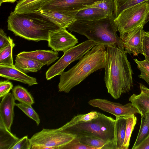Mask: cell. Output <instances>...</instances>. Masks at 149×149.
Segmentation results:
<instances>
[{"label":"cell","instance_id":"6da1fadb","mask_svg":"<svg viewBox=\"0 0 149 149\" xmlns=\"http://www.w3.org/2000/svg\"><path fill=\"white\" fill-rule=\"evenodd\" d=\"M106 47L104 80L108 92L117 99L133 87L132 70L125 50Z\"/></svg>","mask_w":149,"mask_h":149},{"label":"cell","instance_id":"7a4b0ae2","mask_svg":"<svg viewBox=\"0 0 149 149\" xmlns=\"http://www.w3.org/2000/svg\"><path fill=\"white\" fill-rule=\"evenodd\" d=\"M115 18L113 13L96 20H76L67 29L71 32L85 36L96 45H103L106 47H117L124 51L123 40L117 33L118 31Z\"/></svg>","mask_w":149,"mask_h":149},{"label":"cell","instance_id":"3957f363","mask_svg":"<svg viewBox=\"0 0 149 149\" xmlns=\"http://www.w3.org/2000/svg\"><path fill=\"white\" fill-rule=\"evenodd\" d=\"M106 47L97 45L79 59V62L60 75L58 87V91L69 93L93 72L104 68Z\"/></svg>","mask_w":149,"mask_h":149},{"label":"cell","instance_id":"277c9868","mask_svg":"<svg viewBox=\"0 0 149 149\" xmlns=\"http://www.w3.org/2000/svg\"><path fill=\"white\" fill-rule=\"evenodd\" d=\"M7 22L8 30L16 36L36 42L48 41L50 32L59 28L36 12L17 13L11 12Z\"/></svg>","mask_w":149,"mask_h":149},{"label":"cell","instance_id":"5b68a950","mask_svg":"<svg viewBox=\"0 0 149 149\" xmlns=\"http://www.w3.org/2000/svg\"><path fill=\"white\" fill-rule=\"evenodd\" d=\"M98 113V117L96 118L76 125L62 131L75 134L77 136L96 137L116 144V119L100 112Z\"/></svg>","mask_w":149,"mask_h":149},{"label":"cell","instance_id":"8992f818","mask_svg":"<svg viewBox=\"0 0 149 149\" xmlns=\"http://www.w3.org/2000/svg\"><path fill=\"white\" fill-rule=\"evenodd\" d=\"M149 21V1L127 9L115 18V23L123 40L124 36L143 23Z\"/></svg>","mask_w":149,"mask_h":149},{"label":"cell","instance_id":"52a82bcc","mask_svg":"<svg viewBox=\"0 0 149 149\" xmlns=\"http://www.w3.org/2000/svg\"><path fill=\"white\" fill-rule=\"evenodd\" d=\"M77 137L76 134L56 129L43 128L30 139L31 149H62Z\"/></svg>","mask_w":149,"mask_h":149},{"label":"cell","instance_id":"ba28073f","mask_svg":"<svg viewBox=\"0 0 149 149\" xmlns=\"http://www.w3.org/2000/svg\"><path fill=\"white\" fill-rule=\"evenodd\" d=\"M96 45L94 42L88 40L63 52L61 58L46 71V79L49 80L56 76L60 75L70 63L79 60Z\"/></svg>","mask_w":149,"mask_h":149},{"label":"cell","instance_id":"9c48e42d","mask_svg":"<svg viewBox=\"0 0 149 149\" xmlns=\"http://www.w3.org/2000/svg\"><path fill=\"white\" fill-rule=\"evenodd\" d=\"M102 0H49L39 9L45 11H58L74 17L80 10L90 7Z\"/></svg>","mask_w":149,"mask_h":149},{"label":"cell","instance_id":"30bf717a","mask_svg":"<svg viewBox=\"0 0 149 149\" xmlns=\"http://www.w3.org/2000/svg\"><path fill=\"white\" fill-rule=\"evenodd\" d=\"M88 104L94 107L99 108L110 113L116 117L124 116L136 113L140 114L139 110L131 103L123 105L106 99L96 98L90 100Z\"/></svg>","mask_w":149,"mask_h":149},{"label":"cell","instance_id":"8fae6325","mask_svg":"<svg viewBox=\"0 0 149 149\" xmlns=\"http://www.w3.org/2000/svg\"><path fill=\"white\" fill-rule=\"evenodd\" d=\"M48 46L56 52H65L75 46L78 40L65 29L58 28L49 33Z\"/></svg>","mask_w":149,"mask_h":149},{"label":"cell","instance_id":"7c38bea8","mask_svg":"<svg viewBox=\"0 0 149 149\" xmlns=\"http://www.w3.org/2000/svg\"><path fill=\"white\" fill-rule=\"evenodd\" d=\"M146 23H143L128 32L122 40L125 51L134 56L143 54V44L144 31L143 28Z\"/></svg>","mask_w":149,"mask_h":149},{"label":"cell","instance_id":"4fadbf2b","mask_svg":"<svg viewBox=\"0 0 149 149\" xmlns=\"http://www.w3.org/2000/svg\"><path fill=\"white\" fill-rule=\"evenodd\" d=\"M0 76L9 80L20 82L29 86L38 84L36 79L27 75L14 65H0Z\"/></svg>","mask_w":149,"mask_h":149},{"label":"cell","instance_id":"5bb4252c","mask_svg":"<svg viewBox=\"0 0 149 149\" xmlns=\"http://www.w3.org/2000/svg\"><path fill=\"white\" fill-rule=\"evenodd\" d=\"M15 101L12 93H10L2 97L0 103V120L10 131L14 116Z\"/></svg>","mask_w":149,"mask_h":149},{"label":"cell","instance_id":"9a60e30c","mask_svg":"<svg viewBox=\"0 0 149 149\" xmlns=\"http://www.w3.org/2000/svg\"><path fill=\"white\" fill-rule=\"evenodd\" d=\"M36 12L47 18L61 29H67L76 20L74 17L58 11H45L39 9Z\"/></svg>","mask_w":149,"mask_h":149},{"label":"cell","instance_id":"2e32d148","mask_svg":"<svg viewBox=\"0 0 149 149\" xmlns=\"http://www.w3.org/2000/svg\"><path fill=\"white\" fill-rule=\"evenodd\" d=\"M57 52L52 50H36L20 52L17 56L33 59L49 65L59 58Z\"/></svg>","mask_w":149,"mask_h":149},{"label":"cell","instance_id":"e0dca14e","mask_svg":"<svg viewBox=\"0 0 149 149\" xmlns=\"http://www.w3.org/2000/svg\"><path fill=\"white\" fill-rule=\"evenodd\" d=\"M15 66L25 73L36 72L45 65L33 59L16 56Z\"/></svg>","mask_w":149,"mask_h":149},{"label":"cell","instance_id":"ac0fdd59","mask_svg":"<svg viewBox=\"0 0 149 149\" xmlns=\"http://www.w3.org/2000/svg\"><path fill=\"white\" fill-rule=\"evenodd\" d=\"M49 0H19L14 12L17 13H34Z\"/></svg>","mask_w":149,"mask_h":149},{"label":"cell","instance_id":"d6986e66","mask_svg":"<svg viewBox=\"0 0 149 149\" xmlns=\"http://www.w3.org/2000/svg\"><path fill=\"white\" fill-rule=\"evenodd\" d=\"M108 14L100 9L92 7L79 11L74 17L76 20L91 21L100 19L108 15Z\"/></svg>","mask_w":149,"mask_h":149},{"label":"cell","instance_id":"ffe728a7","mask_svg":"<svg viewBox=\"0 0 149 149\" xmlns=\"http://www.w3.org/2000/svg\"><path fill=\"white\" fill-rule=\"evenodd\" d=\"M76 138L82 143L98 149H116V145L114 143L96 137L78 136Z\"/></svg>","mask_w":149,"mask_h":149},{"label":"cell","instance_id":"44dd1931","mask_svg":"<svg viewBox=\"0 0 149 149\" xmlns=\"http://www.w3.org/2000/svg\"><path fill=\"white\" fill-rule=\"evenodd\" d=\"M129 101L139 110L141 116L149 112V94L142 91L140 94H135L129 98Z\"/></svg>","mask_w":149,"mask_h":149},{"label":"cell","instance_id":"7402d4cb","mask_svg":"<svg viewBox=\"0 0 149 149\" xmlns=\"http://www.w3.org/2000/svg\"><path fill=\"white\" fill-rule=\"evenodd\" d=\"M19 139L0 120V149H11Z\"/></svg>","mask_w":149,"mask_h":149},{"label":"cell","instance_id":"603a6c76","mask_svg":"<svg viewBox=\"0 0 149 149\" xmlns=\"http://www.w3.org/2000/svg\"><path fill=\"white\" fill-rule=\"evenodd\" d=\"M126 124L124 116L116 117L115 134L116 149H123Z\"/></svg>","mask_w":149,"mask_h":149},{"label":"cell","instance_id":"cb8c5ba5","mask_svg":"<svg viewBox=\"0 0 149 149\" xmlns=\"http://www.w3.org/2000/svg\"><path fill=\"white\" fill-rule=\"evenodd\" d=\"M12 93L15 100L19 103L32 105L35 103L34 98L26 89L20 85L15 86L12 90Z\"/></svg>","mask_w":149,"mask_h":149},{"label":"cell","instance_id":"d4e9b609","mask_svg":"<svg viewBox=\"0 0 149 149\" xmlns=\"http://www.w3.org/2000/svg\"><path fill=\"white\" fill-rule=\"evenodd\" d=\"M98 112L96 111H91L86 114L77 115L58 129L63 131L76 125L90 121L98 118Z\"/></svg>","mask_w":149,"mask_h":149},{"label":"cell","instance_id":"484cf974","mask_svg":"<svg viewBox=\"0 0 149 149\" xmlns=\"http://www.w3.org/2000/svg\"><path fill=\"white\" fill-rule=\"evenodd\" d=\"M141 117L139 133L132 149H135L149 135V112L146 113Z\"/></svg>","mask_w":149,"mask_h":149},{"label":"cell","instance_id":"4316f807","mask_svg":"<svg viewBox=\"0 0 149 149\" xmlns=\"http://www.w3.org/2000/svg\"><path fill=\"white\" fill-rule=\"evenodd\" d=\"M15 45L11 38L9 44L0 50V65H13V50Z\"/></svg>","mask_w":149,"mask_h":149},{"label":"cell","instance_id":"83f0119b","mask_svg":"<svg viewBox=\"0 0 149 149\" xmlns=\"http://www.w3.org/2000/svg\"><path fill=\"white\" fill-rule=\"evenodd\" d=\"M115 8L113 13L115 17L124 10L149 0H113Z\"/></svg>","mask_w":149,"mask_h":149},{"label":"cell","instance_id":"f1b7e54d","mask_svg":"<svg viewBox=\"0 0 149 149\" xmlns=\"http://www.w3.org/2000/svg\"><path fill=\"white\" fill-rule=\"evenodd\" d=\"M124 117L126 120L127 124L123 149H127L130 145L131 135L136 123L137 119L134 114Z\"/></svg>","mask_w":149,"mask_h":149},{"label":"cell","instance_id":"f546056e","mask_svg":"<svg viewBox=\"0 0 149 149\" xmlns=\"http://www.w3.org/2000/svg\"><path fill=\"white\" fill-rule=\"evenodd\" d=\"M15 105L21 110L30 118L35 121L37 126L40 123V119L38 114L36 112L31 105L19 103H15Z\"/></svg>","mask_w":149,"mask_h":149},{"label":"cell","instance_id":"4dcf8cb0","mask_svg":"<svg viewBox=\"0 0 149 149\" xmlns=\"http://www.w3.org/2000/svg\"><path fill=\"white\" fill-rule=\"evenodd\" d=\"M134 61L137 64V67L141 71V74L139 75V78L145 80L149 85V63L145 59L140 61L136 58Z\"/></svg>","mask_w":149,"mask_h":149},{"label":"cell","instance_id":"1f68e13d","mask_svg":"<svg viewBox=\"0 0 149 149\" xmlns=\"http://www.w3.org/2000/svg\"><path fill=\"white\" fill-rule=\"evenodd\" d=\"M91 7L102 10L109 15L113 13L115 4L113 0H102L97 2Z\"/></svg>","mask_w":149,"mask_h":149},{"label":"cell","instance_id":"d6a6232c","mask_svg":"<svg viewBox=\"0 0 149 149\" xmlns=\"http://www.w3.org/2000/svg\"><path fill=\"white\" fill-rule=\"evenodd\" d=\"M62 149H98L82 143L76 138L64 146Z\"/></svg>","mask_w":149,"mask_h":149},{"label":"cell","instance_id":"836d02e7","mask_svg":"<svg viewBox=\"0 0 149 149\" xmlns=\"http://www.w3.org/2000/svg\"><path fill=\"white\" fill-rule=\"evenodd\" d=\"M31 143L27 136L19 139L11 149H31Z\"/></svg>","mask_w":149,"mask_h":149},{"label":"cell","instance_id":"e575fe53","mask_svg":"<svg viewBox=\"0 0 149 149\" xmlns=\"http://www.w3.org/2000/svg\"><path fill=\"white\" fill-rule=\"evenodd\" d=\"M13 87L12 83L8 80L0 81V97H2L9 93Z\"/></svg>","mask_w":149,"mask_h":149},{"label":"cell","instance_id":"d590c367","mask_svg":"<svg viewBox=\"0 0 149 149\" xmlns=\"http://www.w3.org/2000/svg\"><path fill=\"white\" fill-rule=\"evenodd\" d=\"M143 51V55L149 63V32L144 31Z\"/></svg>","mask_w":149,"mask_h":149},{"label":"cell","instance_id":"8d00e7d4","mask_svg":"<svg viewBox=\"0 0 149 149\" xmlns=\"http://www.w3.org/2000/svg\"><path fill=\"white\" fill-rule=\"evenodd\" d=\"M11 39L10 36L7 37L6 33L2 29H0V50L9 44Z\"/></svg>","mask_w":149,"mask_h":149},{"label":"cell","instance_id":"74e56055","mask_svg":"<svg viewBox=\"0 0 149 149\" xmlns=\"http://www.w3.org/2000/svg\"><path fill=\"white\" fill-rule=\"evenodd\" d=\"M149 149V135L135 149Z\"/></svg>","mask_w":149,"mask_h":149},{"label":"cell","instance_id":"f35d334b","mask_svg":"<svg viewBox=\"0 0 149 149\" xmlns=\"http://www.w3.org/2000/svg\"><path fill=\"white\" fill-rule=\"evenodd\" d=\"M140 88L141 91H142L149 94V89L142 84H139Z\"/></svg>","mask_w":149,"mask_h":149},{"label":"cell","instance_id":"ab89813d","mask_svg":"<svg viewBox=\"0 0 149 149\" xmlns=\"http://www.w3.org/2000/svg\"><path fill=\"white\" fill-rule=\"evenodd\" d=\"M17 0H0V5L4 3H13L15 2Z\"/></svg>","mask_w":149,"mask_h":149}]
</instances>
